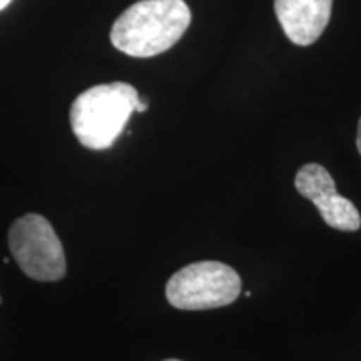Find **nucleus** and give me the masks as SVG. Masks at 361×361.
<instances>
[{
  "label": "nucleus",
  "instance_id": "obj_1",
  "mask_svg": "<svg viewBox=\"0 0 361 361\" xmlns=\"http://www.w3.org/2000/svg\"><path fill=\"white\" fill-rule=\"evenodd\" d=\"M191 19V8L184 0H141L114 22L111 42L130 57L159 56L178 44Z\"/></svg>",
  "mask_w": 361,
  "mask_h": 361
},
{
  "label": "nucleus",
  "instance_id": "obj_2",
  "mask_svg": "<svg viewBox=\"0 0 361 361\" xmlns=\"http://www.w3.org/2000/svg\"><path fill=\"white\" fill-rule=\"evenodd\" d=\"M139 101L137 90L128 82L101 84L84 90L71 106V126L78 141L92 151L112 147Z\"/></svg>",
  "mask_w": 361,
  "mask_h": 361
},
{
  "label": "nucleus",
  "instance_id": "obj_3",
  "mask_svg": "<svg viewBox=\"0 0 361 361\" xmlns=\"http://www.w3.org/2000/svg\"><path fill=\"white\" fill-rule=\"evenodd\" d=\"M241 284V278L231 266L219 261H200L176 271L166 286V298L178 310H213L234 303Z\"/></svg>",
  "mask_w": 361,
  "mask_h": 361
},
{
  "label": "nucleus",
  "instance_id": "obj_4",
  "mask_svg": "<svg viewBox=\"0 0 361 361\" xmlns=\"http://www.w3.org/2000/svg\"><path fill=\"white\" fill-rule=\"evenodd\" d=\"M8 250L35 281H59L66 276V252L52 224L40 214H25L11 226Z\"/></svg>",
  "mask_w": 361,
  "mask_h": 361
},
{
  "label": "nucleus",
  "instance_id": "obj_5",
  "mask_svg": "<svg viewBox=\"0 0 361 361\" xmlns=\"http://www.w3.org/2000/svg\"><path fill=\"white\" fill-rule=\"evenodd\" d=\"M295 186L301 196L318 207L324 223L338 231H358L361 216L356 206L338 194L335 180L323 166L310 162L298 171Z\"/></svg>",
  "mask_w": 361,
  "mask_h": 361
},
{
  "label": "nucleus",
  "instance_id": "obj_6",
  "mask_svg": "<svg viewBox=\"0 0 361 361\" xmlns=\"http://www.w3.org/2000/svg\"><path fill=\"white\" fill-rule=\"evenodd\" d=\"M333 0H274V12L283 32L296 45L319 39L331 17Z\"/></svg>",
  "mask_w": 361,
  "mask_h": 361
},
{
  "label": "nucleus",
  "instance_id": "obj_7",
  "mask_svg": "<svg viewBox=\"0 0 361 361\" xmlns=\"http://www.w3.org/2000/svg\"><path fill=\"white\" fill-rule=\"evenodd\" d=\"M356 147H358V151L361 154V119H360V124H358V135H356Z\"/></svg>",
  "mask_w": 361,
  "mask_h": 361
},
{
  "label": "nucleus",
  "instance_id": "obj_8",
  "mask_svg": "<svg viewBox=\"0 0 361 361\" xmlns=\"http://www.w3.org/2000/svg\"><path fill=\"white\" fill-rule=\"evenodd\" d=\"M11 2L12 0H0V11H2V8H6Z\"/></svg>",
  "mask_w": 361,
  "mask_h": 361
},
{
  "label": "nucleus",
  "instance_id": "obj_9",
  "mask_svg": "<svg viewBox=\"0 0 361 361\" xmlns=\"http://www.w3.org/2000/svg\"><path fill=\"white\" fill-rule=\"evenodd\" d=\"M166 361H179V360H166Z\"/></svg>",
  "mask_w": 361,
  "mask_h": 361
},
{
  "label": "nucleus",
  "instance_id": "obj_10",
  "mask_svg": "<svg viewBox=\"0 0 361 361\" xmlns=\"http://www.w3.org/2000/svg\"><path fill=\"white\" fill-rule=\"evenodd\" d=\"M0 301H2V300H0Z\"/></svg>",
  "mask_w": 361,
  "mask_h": 361
}]
</instances>
